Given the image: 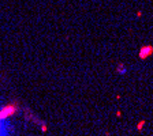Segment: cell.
<instances>
[{
  "label": "cell",
  "mask_w": 153,
  "mask_h": 136,
  "mask_svg": "<svg viewBox=\"0 0 153 136\" xmlns=\"http://www.w3.org/2000/svg\"><path fill=\"white\" fill-rule=\"evenodd\" d=\"M119 72H126V68H124L123 65H120L119 67Z\"/></svg>",
  "instance_id": "cell-1"
}]
</instances>
